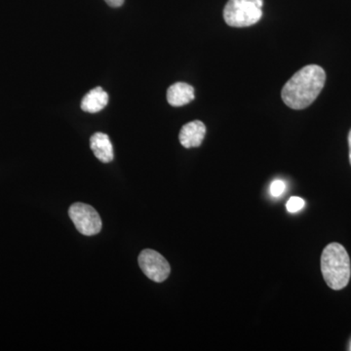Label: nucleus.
<instances>
[{"label":"nucleus","mask_w":351,"mask_h":351,"mask_svg":"<svg viewBox=\"0 0 351 351\" xmlns=\"http://www.w3.org/2000/svg\"><path fill=\"white\" fill-rule=\"evenodd\" d=\"M285 189V182L281 181V180H274V181L271 182V184H270V195L276 198L279 197V196L283 195Z\"/></svg>","instance_id":"nucleus-11"},{"label":"nucleus","mask_w":351,"mask_h":351,"mask_svg":"<svg viewBox=\"0 0 351 351\" xmlns=\"http://www.w3.org/2000/svg\"><path fill=\"white\" fill-rule=\"evenodd\" d=\"M326 82L324 69L308 64L295 73L282 89L283 101L293 110H304L316 100Z\"/></svg>","instance_id":"nucleus-1"},{"label":"nucleus","mask_w":351,"mask_h":351,"mask_svg":"<svg viewBox=\"0 0 351 351\" xmlns=\"http://www.w3.org/2000/svg\"><path fill=\"white\" fill-rule=\"evenodd\" d=\"M348 145H350V161L351 164V130L350 132V135H348Z\"/></svg>","instance_id":"nucleus-13"},{"label":"nucleus","mask_w":351,"mask_h":351,"mask_svg":"<svg viewBox=\"0 0 351 351\" xmlns=\"http://www.w3.org/2000/svg\"><path fill=\"white\" fill-rule=\"evenodd\" d=\"M321 271L325 282L332 290H341L350 282V258L345 247L339 243L327 245L321 256Z\"/></svg>","instance_id":"nucleus-2"},{"label":"nucleus","mask_w":351,"mask_h":351,"mask_svg":"<svg viewBox=\"0 0 351 351\" xmlns=\"http://www.w3.org/2000/svg\"><path fill=\"white\" fill-rule=\"evenodd\" d=\"M69 215L76 230L85 237H93L101 232L100 215L90 205L75 203L69 207Z\"/></svg>","instance_id":"nucleus-4"},{"label":"nucleus","mask_w":351,"mask_h":351,"mask_svg":"<svg viewBox=\"0 0 351 351\" xmlns=\"http://www.w3.org/2000/svg\"><path fill=\"white\" fill-rule=\"evenodd\" d=\"M304 205H306V201L302 199V198L293 196V197L289 199L286 207H287L289 213L295 214L297 212L301 211Z\"/></svg>","instance_id":"nucleus-10"},{"label":"nucleus","mask_w":351,"mask_h":351,"mask_svg":"<svg viewBox=\"0 0 351 351\" xmlns=\"http://www.w3.org/2000/svg\"><path fill=\"white\" fill-rule=\"evenodd\" d=\"M138 262L145 276L154 282H163L169 276L171 272L169 263L158 252L145 249L138 255Z\"/></svg>","instance_id":"nucleus-5"},{"label":"nucleus","mask_w":351,"mask_h":351,"mask_svg":"<svg viewBox=\"0 0 351 351\" xmlns=\"http://www.w3.org/2000/svg\"><path fill=\"white\" fill-rule=\"evenodd\" d=\"M263 0H228L223 19L233 27H250L263 17Z\"/></svg>","instance_id":"nucleus-3"},{"label":"nucleus","mask_w":351,"mask_h":351,"mask_svg":"<svg viewBox=\"0 0 351 351\" xmlns=\"http://www.w3.org/2000/svg\"><path fill=\"white\" fill-rule=\"evenodd\" d=\"M108 95L101 87H96L88 92L82 101V110L85 112L96 113L107 107Z\"/></svg>","instance_id":"nucleus-9"},{"label":"nucleus","mask_w":351,"mask_h":351,"mask_svg":"<svg viewBox=\"0 0 351 351\" xmlns=\"http://www.w3.org/2000/svg\"><path fill=\"white\" fill-rule=\"evenodd\" d=\"M206 134V126L199 120L189 122L182 126L180 132L179 140L182 147L186 149L198 147L202 144Z\"/></svg>","instance_id":"nucleus-6"},{"label":"nucleus","mask_w":351,"mask_h":351,"mask_svg":"<svg viewBox=\"0 0 351 351\" xmlns=\"http://www.w3.org/2000/svg\"><path fill=\"white\" fill-rule=\"evenodd\" d=\"M195 100V88L188 83L177 82L168 88L167 101L172 107H182Z\"/></svg>","instance_id":"nucleus-7"},{"label":"nucleus","mask_w":351,"mask_h":351,"mask_svg":"<svg viewBox=\"0 0 351 351\" xmlns=\"http://www.w3.org/2000/svg\"><path fill=\"white\" fill-rule=\"evenodd\" d=\"M105 1L107 2L108 5L113 7V8L122 6L124 3V0H105Z\"/></svg>","instance_id":"nucleus-12"},{"label":"nucleus","mask_w":351,"mask_h":351,"mask_svg":"<svg viewBox=\"0 0 351 351\" xmlns=\"http://www.w3.org/2000/svg\"><path fill=\"white\" fill-rule=\"evenodd\" d=\"M90 147L95 156L103 163H108L113 160V147L107 134L97 132L90 138Z\"/></svg>","instance_id":"nucleus-8"}]
</instances>
